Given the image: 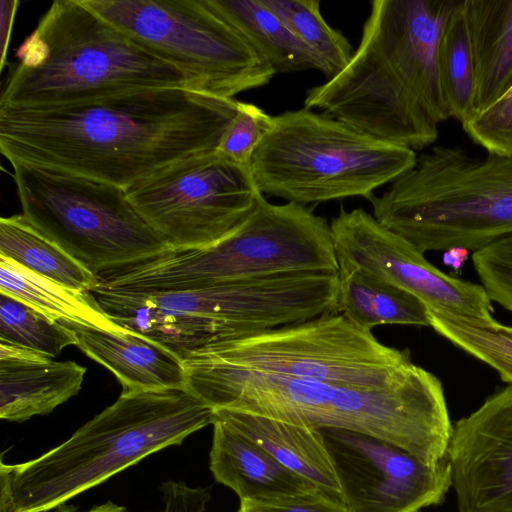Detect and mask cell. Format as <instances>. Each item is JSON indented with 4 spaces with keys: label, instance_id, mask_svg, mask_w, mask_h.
<instances>
[{
    "label": "cell",
    "instance_id": "obj_1",
    "mask_svg": "<svg viewBox=\"0 0 512 512\" xmlns=\"http://www.w3.org/2000/svg\"><path fill=\"white\" fill-rule=\"evenodd\" d=\"M239 101L182 87L50 107H0V152L124 189L216 149Z\"/></svg>",
    "mask_w": 512,
    "mask_h": 512
},
{
    "label": "cell",
    "instance_id": "obj_2",
    "mask_svg": "<svg viewBox=\"0 0 512 512\" xmlns=\"http://www.w3.org/2000/svg\"><path fill=\"white\" fill-rule=\"evenodd\" d=\"M454 0H374L348 65L307 90L316 109L377 139L421 150L450 118L439 43Z\"/></svg>",
    "mask_w": 512,
    "mask_h": 512
},
{
    "label": "cell",
    "instance_id": "obj_3",
    "mask_svg": "<svg viewBox=\"0 0 512 512\" xmlns=\"http://www.w3.org/2000/svg\"><path fill=\"white\" fill-rule=\"evenodd\" d=\"M186 390L214 410L267 417L312 429L339 428L391 442L434 464L447 456L453 426L441 381L417 366L382 388L249 371L193 358Z\"/></svg>",
    "mask_w": 512,
    "mask_h": 512
},
{
    "label": "cell",
    "instance_id": "obj_4",
    "mask_svg": "<svg viewBox=\"0 0 512 512\" xmlns=\"http://www.w3.org/2000/svg\"><path fill=\"white\" fill-rule=\"evenodd\" d=\"M186 389L122 391L59 446L14 465L1 461V512H48L150 454L212 424Z\"/></svg>",
    "mask_w": 512,
    "mask_h": 512
},
{
    "label": "cell",
    "instance_id": "obj_5",
    "mask_svg": "<svg viewBox=\"0 0 512 512\" xmlns=\"http://www.w3.org/2000/svg\"><path fill=\"white\" fill-rule=\"evenodd\" d=\"M338 272H306L175 291H91L122 328L183 362L233 338L336 312Z\"/></svg>",
    "mask_w": 512,
    "mask_h": 512
},
{
    "label": "cell",
    "instance_id": "obj_6",
    "mask_svg": "<svg viewBox=\"0 0 512 512\" xmlns=\"http://www.w3.org/2000/svg\"><path fill=\"white\" fill-rule=\"evenodd\" d=\"M16 56L0 107L59 106L139 89H195L183 72L83 0L52 2Z\"/></svg>",
    "mask_w": 512,
    "mask_h": 512
},
{
    "label": "cell",
    "instance_id": "obj_7",
    "mask_svg": "<svg viewBox=\"0 0 512 512\" xmlns=\"http://www.w3.org/2000/svg\"><path fill=\"white\" fill-rule=\"evenodd\" d=\"M368 201L378 222L422 253L474 252L512 235V158L435 146Z\"/></svg>",
    "mask_w": 512,
    "mask_h": 512
},
{
    "label": "cell",
    "instance_id": "obj_8",
    "mask_svg": "<svg viewBox=\"0 0 512 512\" xmlns=\"http://www.w3.org/2000/svg\"><path fill=\"white\" fill-rule=\"evenodd\" d=\"M330 223L297 203L264 196L223 240L171 251L99 279V286L130 291H175L306 272H338Z\"/></svg>",
    "mask_w": 512,
    "mask_h": 512
},
{
    "label": "cell",
    "instance_id": "obj_9",
    "mask_svg": "<svg viewBox=\"0 0 512 512\" xmlns=\"http://www.w3.org/2000/svg\"><path fill=\"white\" fill-rule=\"evenodd\" d=\"M414 150L305 107L272 117L250 172L264 196L308 204L364 197L414 167Z\"/></svg>",
    "mask_w": 512,
    "mask_h": 512
},
{
    "label": "cell",
    "instance_id": "obj_10",
    "mask_svg": "<svg viewBox=\"0 0 512 512\" xmlns=\"http://www.w3.org/2000/svg\"><path fill=\"white\" fill-rule=\"evenodd\" d=\"M11 165L22 215L98 278L173 251L124 188L49 167Z\"/></svg>",
    "mask_w": 512,
    "mask_h": 512
},
{
    "label": "cell",
    "instance_id": "obj_11",
    "mask_svg": "<svg viewBox=\"0 0 512 512\" xmlns=\"http://www.w3.org/2000/svg\"><path fill=\"white\" fill-rule=\"evenodd\" d=\"M83 1L203 93L234 99L276 74L207 0Z\"/></svg>",
    "mask_w": 512,
    "mask_h": 512
},
{
    "label": "cell",
    "instance_id": "obj_12",
    "mask_svg": "<svg viewBox=\"0 0 512 512\" xmlns=\"http://www.w3.org/2000/svg\"><path fill=\"white\" fill-rule=\"evenodd\" d=\"M192 358L359 388L387 387L418 366L409 350L387 346L335 313L242 335Z\"/></svg>",
    "mask_w": 512,
    "mask_h": 512
},
{
    "label": "cell",
    "instance_id": "obj_13",
    "mask_svg": "<svg viewBox=\"0 0 512 512\" xmlns=\"http://www.w3.org/2000/svg\"><path fill=\"white\" fill-rule=\"evenodd\" d=\"M125 190L135 209L173 251L223 240L263 196L250 169L215 150L174 162Z\"/></svg>",
    "mask_w": 512,
    "mask_h": 512
},
{
    "label": "cell",
    "instance_id": "obj_14",
    "mask_svg": "<svg viewBox=\"0 0 512 512\" xmlns=\"http://www.w3.org/2000/svg\"><path fill=\"white\" fill-rule=\"evenodd\" d=\"M350 512H419L452 487L447 456L430 464L384 439L346 429H317Z\"/></svg>",
    "mask_w": 512,
    "mask_h": 512
},
{
    "label": "cell",
    "instance_id": "obj_15",
    "mask_svg": "<svg viewBox=\"0 0 512 512\" xmlns=\"http://www.w3.org/2000/svg\"><path fill=\"white\" fill-rule=\"evenodd\" d=\"M338 272L361 270L418 298L427 308L492 319V301L481 284L450 276L424 253L362 208L341 207L330 223Z\"/></svg>",
    "mask_w": 512,
    "mask_h": 512
},
{
    "label": "cell",
    "instance_id": "obj_16",
    "mask_svg": "<svg viewBox=\"0 0 512 512\" xmlns=\"http://www.w3.org/2000/svg\"><path fill=\"white\" fill-rule=\"evenodd\" d=\"M447 458L458 512H512V384L455 423Z\"/></svg>",
    "mask_w": 512,
    "mask_h": 512
},
{
    "label": "cell",
    "instance_id": "obj_17",
    "mask_svg": "<svg viewBox=\"0 0 512 512\" xmlns=\"http://www.w3.org/2000/svg\"><path fill=\"white\" fill-rule=\"evenodd\" d=\"M86 367L0 342V417L22 422L51 413L81 390Z\"/></svg>",
    "mask_w": 512,
    "mask_h": 512
},
{
    "label": "cell",
    "instance_id": "obj_18",
    "mask_svg": "<svg viewBox=\"0 0 512 512\" xmlns=\"http://www.w3.org/2000/svg\"><path fill=\"white\" fill-rule=\"evenodd\" d=\"M212 425L210 470L240 501H274L318 492L245 435L217 420Z\"/></svg>",
    "mask_w": 512,
    "mask_h": 512
},
{
    "label": "cell",
    "instance_id": "obj_19",
    "mask_svg": "<svg viewBox=\"0 0 512 512\" xmlns=\"http://www.w3.org/2000/svg\"><path fill=\"white\" fill-rule=\"evenodd\" d=\"M66 324L77 336V347L110 370L123 391L186 389L183 361L163 346L129 330L114 333Z\"/></svg>",
    "mask_w": 512,
    "mask_h": 512
},
{
    "label": "cell",
    "instance_id": "obj_20",
    "mask_svg": "<svg viewBox=\"0 0 512 512\" xmlns=\"http://www.w3.org/2000/svg\"><path fill=\"white\" fill-rule=\"evenodd\" d=\"M213 420L260 445L286 468L310 482L322 496L344 504L334 467L317 429L225 409L214 410Z\"/></svg>",
    "mask_w": 512,
    "mask_h": 512
},
{
    "label": "cell",
    "instance_id": "obj_21",
    "mask_svg": "<svg viewBox=\"0 0 512 512\" xmlns=\"http://www.w3.org/2000/svg\"><path fill=\"white\" fill-rule=\"evenodd\" d=\"M475 67L474 111L512 86V0H464Z\"/></svg>",
    "mask_w": 512,
    "mask_h": 512
},
{
    "label": "cell",
    "instance_id": "obj_22",
    "mask_svg": "<svg viewBox=\"0 0 512 512\" xmlns=\"http://www.w3.org/2000/svg\"><path fill=\"white\" fill-rule=\"evenodd\" d=\"M275 71L293 73L315 69L324 74L318 56L261 0H207Z\"/></svg>",
    "mask_w": 512,
    "mask_h": 512
},
{
    "label": "cell",
    "instance_id": "obj_23",
    "mask_svg": "<svg viewBox=\"0 0 512 512\" xmlns=\"http://www.w3.org/2000/svg\"><path fill=\"white\" fill-rule=\"evenodd\" d=\"M336 314L367 332L382 325L430 327L427 308L418 298L361 270L339 273Z\"/></svg>",
    "mask_w": 512,
    "mask_h": 512
},
{
    "label": "cell",
    "instance_id": "obj_24",
    "mask_svg": "<svg viewBox=\"0 0 512 512\" xmlns=\"http://www.w3.org/2000/svg\"><path fill=\"white\" fill-rule=\"evenodd\" d=\"M0 293L64 323L104 331H127L113 322L91 292L68 288L0 256Z\"/></svg>",
    "mask_w": 512,
    "mask_h": 512
},
{
    "label": "cell",
    "instance_id": "obj_25",
    "mask_svg": "<svg viewBox=\"0 0 512 512\" xmlns=\"http://www.w3.org/2000/svg\"><path fill=\"white\" fill-rule=\"evenodd\" d=\"M0 256L68 288L91 292L99 278L21 215L0 219Z\"/></svg>",
    "mask_w": 512,
    "mask_h": 512
},
{
    "label": "cell",
    "instance_id": "obj_26",
    "mask_svg": "<svg viewBox=\"0 0 512 512\" xmlns=\"http://www.w3.org/2000/svg\"><path fill=\"white\" fill-rule=\"evenodd\" d=\"M439 70L450 117L466 120L474 112L475 67L464 0H454L439 43Z\"/></svg>",
    "mask_w": 512,
    "mask_h": 512
},
{
    "label": "cell",
    "instance_id": "obj_27",
    "mask_svg": "<svg viewBox=\"0 0 512 512\" xmlns=\"http://www.w3.org/2000/svg\"><path fill=\"white\" fill-rule=\"evenodd\" d=\"M430 327L474 358L495 369L512 384V327L492 319L429 309Z\"/></svg>",
    "mask_w": 512,
    "mask_h": 512
},
{
    "label": "cell",
    "instance_id": "obj_28",
    "mask_svg": "<svg viewBox=\"0 0 512 512\" xmlns=\"http://www.w3.org/2000/svg\"><path fill=\"white\" fill-rule=\"evenodd\" d=\"M321 60L329 80L350 62L348 39L332 28L320 12L318 0H261Z\"/></svg>",
    "mask_w": 512,
    "mask_h": 512
},
{
    "label": "cell",
    "instance_id": "obj_29",
    "mask_svg": "<svg viewBox=\"0 0 512 512\" xmlns=\"http://www.w3.org/2000/svg\"><path fill=\"white\" fill-rule=\"evenodd\" d=\"M0 342L57 357L64 348L78 344L66 323L0 293Z\"/></svg>",
    "mask_w": 512,
    "mask_h": 512
},
{
    "label": "cell",
    "instance_id": "obj_30",
    "mask_svg": "<svg viewBox=\"0 0 512 512\" xmlns=\"http://www.w3.org/2000/svg\"><path fill=\"white\" fill-rule=\"evenodd\" d=\"M272 117L260 107L239 101L215 152L222 158L250 169L252 157L272 125Z\"/></svg>",
    "mask_w": 512,
    "mask_h": 512
},
{
    "label": "cell",
    "instance_id": "obj_31",
    "mask_svg": "<svg viewBox=\"0 0 512 512\" xmlns=\"http://www.w3.org/2000/svg\"><path fill=\"white\" fill-rule=\"evenodd\" d=\"M461 124L468 137L487 153L512 158V86Z\"/></svg>",
    "mask_w": 512,
    "mask_h": 512
},
{
    "label": "cell",
    "instance_id": "obj_32",
    "mask_svg": "<svg viewBox=\"0 0 512 512\" xmlns=\"http://www.w3.org/2000/svg\"><path fill=\"white\" fill-rule=\"evenodd\" d=\"M238 512H350L318 492L274 501H240Z\"/></svg>",
    "mask_w": 512,
    "mask_h": 512
},
{
    "label": "cell",
    "instance_id": "obj_33",
    "mask_svg": "<svg viewBox=\"0 0 512 512\" xmlns=\"http://www.w3.org/2000/svg\"><path fill=\"white\" fill-rule=\"evenodd\" d=\"M18 5L19 1L17 0H2L0 2L1 70L6 64L7 49Z\"/></svg>",
    "mask_w": 512,
    "mask_h": 512
},
{
    "label": "cell",
    "instance_id": "obj_34",
    "mask_svg": "<svg viewBox=\"0 0 512 512\" xmlns=\"http://www.w3.org/2000/svg\"><path fill=\"white\" fill-rule=\"evenodd\" d=\"M162 512H203L196 502L184 498H170L163 502Z\"/></svg>",
    "mask_w": 512,
    "mask_h": 512
},
{
    "label": "cell",
    "instance_id": "obj_35",
    "mask_svg": "<svg viewBox=\"0 0 512 512\" xmlns=\"http://www.w3.org/2000/svg\"><path fill=\"white\" fill-rule=\"evenodd\" d=\"M468 256L469 250L462 247H454L444 251L443 261L445 265L458 271L462 268Z\"/></svg>",
    "mask_w": 512,
    "mask_h": 512
},
{
    "label": "cell",
    "instance_id": "obj_36",
    "mask_svg": "<svg viewBox=\"0 0 512 512\" xmlns=\"http://www.w3.org/2000/svg\"><path fill=\"white\" fill-rule=\"evenodd\" d=\"M84 512H128V510L124 506L117 505L113 502H106Z\"/></svg>",
    "mask_w": 512,
    "mask_h": 512
}]
</instances>
